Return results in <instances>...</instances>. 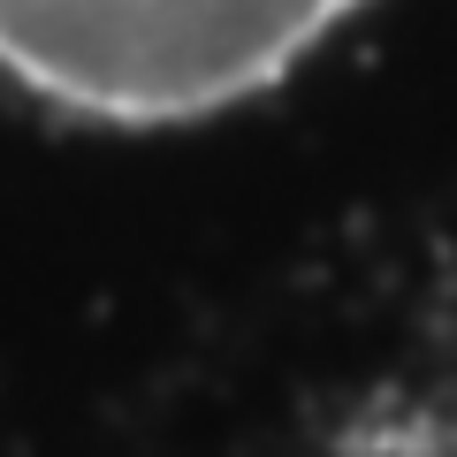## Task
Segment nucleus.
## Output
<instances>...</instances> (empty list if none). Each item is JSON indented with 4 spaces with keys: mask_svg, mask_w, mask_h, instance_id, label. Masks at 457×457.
<instances>
[{
    "mask_svg": "<svg viewBox=\"0 0 457 457\" xmlns=\"http://www.w3.org/2000/svg\"><path fill=\"white\" fill-rule=\"evenodd\" d=\"M366 0H0V77L92 122H198L282 84Z\"/></svg>",
    "mask_w": 457,
    "mask_h": 457,
    "instance_id": "f257e3e1",
    "label": "nucleus"
}]
</instances>
